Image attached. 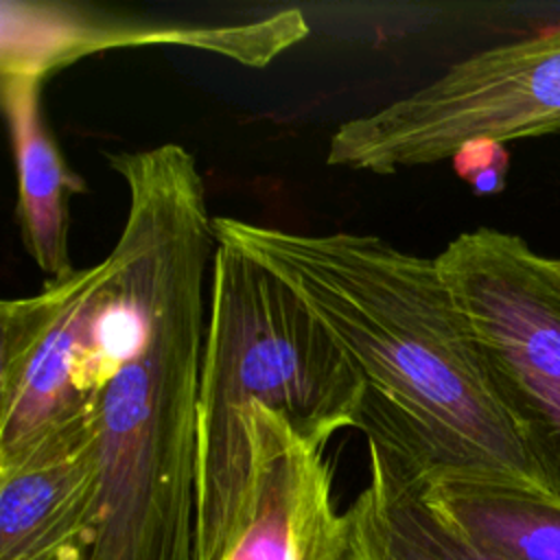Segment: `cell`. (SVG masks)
I'll use <instances>...</instances> for the list:
<instances>
[{
    "instance_id": "6da1fadb",
    "label": "cell",
    "mask_w": 560,
    "mask_h": 560,
    "mask_svg": "<svg viewBox=\"0 0 560 560\" xmlns=\"http://www.w3.org/2000/svg\"><path fill=\"white\" fill-rule=\"evenodd\" d=\"M127 188L101 326L98 505L85 560H197V409L214 217L175 142L107 153Z\"/></svg>"
},
{
    "instance_id": "7a4b0ae2",
    "label": "cell",
    "mask_w": 560,
    "mask_h": 560,
    "mask_svg": "<svg viewBox=\"0 0 560 560\" xmlns=\"http://www.w3.org/2000/svg\"><path fill=\"white\" fill-rule=\"evenodd\" d=\"M214 232L269 267L317 315L363 381L361 431L424 486L542 492L435 258L361 232H293L232 217H214Z\"/></svg>"
},
{
    "instance_id": "3957f363",
    "label": "cell",
    "mask_w": 560,
    "mask_h": 560,
    "mask_svg": "<svg viewBox=\"0 0 560 560\" xmlns=\"http://www.w3.org/2000/svg\"><path fill=\"white\" fill-rule=\"evenodd\" d=\"M363 398L359 372L306 302L217 236L197 409V508L247 477L256 407L330 442L341 429H361Z\"/></svg>"
},
{
    "instance_id": "277c9868",
    "label": "cell",
    "mask_w": 560,
    "mask_h": 560,
    "mask_svg": "<svg viewBox=\"0 0 560 560\" xmlns=\"http://www.w3.org/2000/svg\"><path fill=\"white\" fill-rule=\"evenodd\" d=\"M560 129V24L479 50L431 83L341 122L326 164L394 175L453 158L470 142Z\"/></svg>"
},
{
    "instance_id": "5b68a950",
    "label": "cell",
    "mask_w": 560,
    "mask_h": 560,
    "mask_svg": "<svg viewBox=\"0 0 560 560\" xmlns=\"http://www.w3.org/2000/svg\"><path fill=\"white\" fill-rule=\"evenodd\" d=\"M435 262L542 492L560 501V260L540 256L516 234L477 228L455 236Z\"/></svg>"
},
{
    "instance_id": "8992f818",
    "label": "cell",
    "mask_w": 560,
    "mask_h": 560,
    "mask_svg": "<svg viewBox=\"0 0 560 560\" xmlns=\"http://www.w3.org/2000/svg\"><path fill=\"white\" fill-rule=\"evenodd\" d=\"M118 260L0 304V470L90 416L101 389V326Z\"/></svg>"
},
{
    "instance_id": "52a82bcc",
    "label": "cell",
    "mask_w": 560,
    "mask_h": 560,
    "mask_svg": "<svg viewBox=\"0 0 560 560\" xmlns=\"http://www.w3.org/2000/svg\"><path fill=\"white\" fill-rule=\"evenodd\" d=\"M326 440L267 407L249 413V472L197 510V560H348Z\"/></svg>"
},
{
    "instance_id": "ba28073f",
    "label": "cell",
    "mask_w": 560,
    "mask_h": 560,
    "mask_svg": "<svg viewBox=\"0 0 560 560\" xmlns=\"http://www.w3.org/2000/svg\"><path fill=\"white\" fill-rule=\"evenodd\" d=\"M0 15V77H31L42 83L83 57L155 44L197 48L249 68H265L311 35V24L295 7L230 24L144 22L88 7L31 0H2Z\"/></svg>"
},
{
    "instance_id": "9c48e42d",
    "label": "cell",
    "mask_w": 560,
    "mask_h": 560,
    "mask_svg": "<svg viewBox=\"0 0 560 560\" xmlns=\"http://www.w3.org/2000/svg\"><path fill=\"white\" fill-rule=\"evenodd\" d=\"M94 411L0 470V560H85L98 505Z\"/></svg>"
},
{
    "instance_id": "30bf717a",
    "label": "cell",
    "mask_w": 560,
    "mask_h": 560,
    "mask_svg": "<svg viewBox=\"0 0 560 560\" xmlns=\"http://www.w3.org/2000/svg\"><path fill=\"white\" fill-rule=\"evenodd\" d=\"M368 446V483L343 512L348 560H503L446 521L427 499L424 481L387 446Z\"/></svg>"
},
{
    "instance_id": "8fae6325",
    "label": "cell",
    "mask_w": 560,
    "mask_h": 560,
    "mask_svg": "<svg viewBox=\"0 0 560 560\" xmlns=\"http://www.w3.org/2000/svg\"><path fill=\"white\" fill-rule=\"evenodd\" d=\"M2 107L18 173L15 217L33 262L50 278L74 271L70 260V199L85 184L72 173L42 114V81L2 77Z\"/></svg>"
},
{
    "instance_id": "7c38bea8",
    "label": "cell",
    "mask_w": 560,
    "mask_h": 560,
    "mask_svg": "<svg viewBox=\"0 0 560 560\" xmlns=\"http://www.w3.org/2000/svg\"><path fill=\"white\" fill-rule=\"evenodd\" d=\"M424 492L446 521L503 560H560V501L499 483L446 481Z\"/></svg>"
},
{
    "instance_id": "4fadbf2b",
    "label": "cell",
    "mask_w": 560,
    "mask_h": 560,
    "mask_svg": "<svg viewBox=\"0 0 560 560\" xmlns=\"http://www.w3.org/2000/svg\"><path fill=\"white\" fill-rule=\"evenodd\" d=\"M453 166L462 179H466L477 192H497L503 188L508 168V155L503 144L497 142H470L462 147L453 158Z\"/></svg>"
}]
</instances>
